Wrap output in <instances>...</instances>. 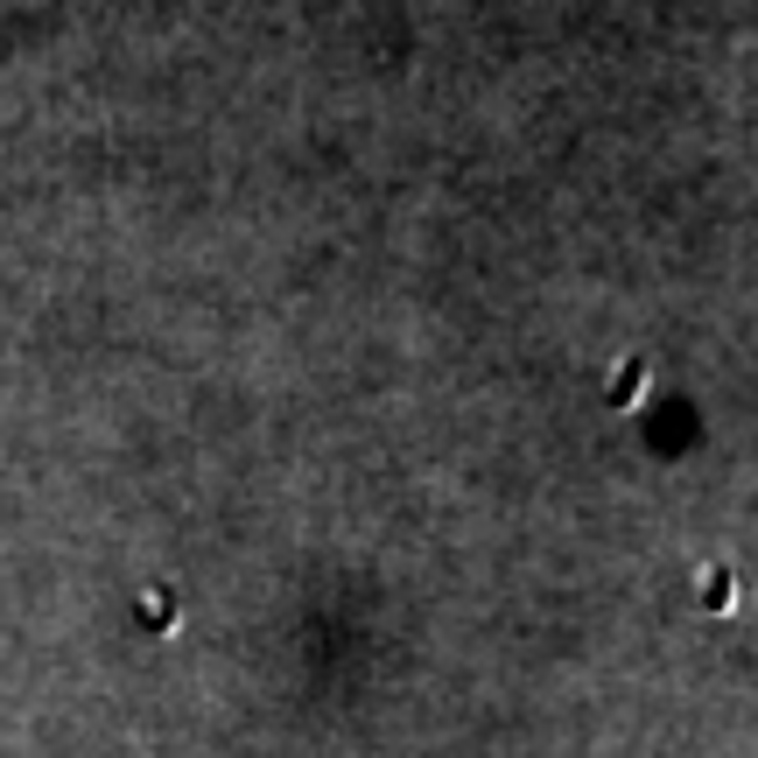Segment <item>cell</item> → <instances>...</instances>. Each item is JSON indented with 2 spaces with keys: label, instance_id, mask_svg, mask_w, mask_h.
<instances>
[{
  "label": "cell",
  "instance_id": "6da1fadb",
  "mask_svg": "<svg viewBox=\"0 0 758 758\" xmlns=\"http://www.w3.org/2000/svg\"><path fill=\"white\" fill-rule=\"evenodd\" d=\"M695 590H703V612H731L737 604V576L723 569V562H709V569L695 576Z\"/></svg>",
  "mask_w": 758,
  "mask_h": 758
},
{
  "label": "cell",
  "instance_id": "7a4b0ae2",
  "mask_svg": "<svg viewBox=\"0 0 758 758\" xmlns=\"http://www.w3.org/2000/svg\"><path fill=\"white\" fill-rule=\"evenodd\" d=\"M639 394H646V359H626V365H618V380H612V400H618V408H632Z\"/></svg>",
  "mask_w": 758,
  "mask_h": 758
}]
</instances>
